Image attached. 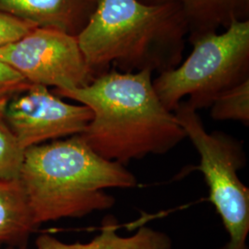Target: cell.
<instances>
[{
    "mask_svg": "<svg viewBox=\"0 0 249 249\" xmlns=\"http://www.w3.org/2000/svg\"><path fill=\"white\" fill-rule=\"evenodd\" d=\"M92 112L80 136L101 157L123 165L164 154L187 135L174 112L161 104L150 71L124 73L112 68L82 88L54 90Z\"/></svg>",
    "mask_w": 249,
    "mask_h": 249,
    "instance_id": "cell-1",
    "label": "cell"
},
{
    "mask_svg": "<svg viewBox=\"0 0 249 249\" xmlns=\"http://www.w3.org/2000/svg\"><path fill=\"white\" fill-rule=\"evenodd\" d=\"M188 27L177 3L96 0L77 36L81 52L97 77L114 68L124 73L158 75L183 60Z\"/></svg>",
    "mask_w": 249,
    "mask_h": 249,
    "instance_id": "cell-2",
    "label": "cell"
},
{
    "mask_svg": "<svg viewBox=\"0 0 249 249\" xmlns=\"http://www.w3.org/2000/svg\"><path fill=\"white\" fill-rule=\"evenodd\" d=\"M19 182L36 225L111 209L110 188H132L125 166L101 157L80 135L28 148Z\"/></svg>",
    "mask_w": 249,
    "mask_h": 249,
    "instance_id": "cell-3",
    "label": "cell"
},
{
    "mask_svg": "<svg viewBox=\"0 0 249 249\" xmlns=\"http://www.w3.org/2000/svg\"><path fill=\"white\" fill-rule=\"evenodd\" d=\"M188 42L193 48L187 59L153 80L156 94L171 112L187 96L196 111L211 107L225 90L249 80V19Z\"/></svg>",
    "mask_w": 249,
    "mask_h": 249,
    "instance_id": "cell-4",
    "label": "cell"
},
{
    "mask_svg": "<svg viewBox=\"0 0 249 249\" xmlns=\"http://www.w3.org/2000/svg\"><path fill=\"white\" fill-rule=\"evenodd\" d=\"M199 155L198 169L209 187L210 200L229 234L223 249H249V189L238 177L246 164L242 145L231 136L207 132L197 111L187 101L174 111Z\"/></svg>",
    "mask_w": 249,
    "mask_h": 249,
    "instance_id": "cell-5",
    "label": "cell"
},
{
    "mask_svg": "<svg viewBox=\"0 0 249 249\" xmlns=\"http://www.w3.org/2000/svg\"><path fill=\"white\" fill-rule=\"evenodd\" d=\"M0 58L31 84L68 90L87 86L95 76L77 36L36 28L17 42L0 48Z\"/></svg>",
    "mask_w": 249,
    "mask_h": 249,
    "instance_id": "cell-6",
    "label": "cell"
},
{
    "mask_svg": "<svg viewBox=\"0 0 249 249\" xmlns=\"http://www.w3.org/2000/svg\"><path fill=\"white\" fill-rule=\"evenodd\" d=\"M0 116L19 144L28 148L83 133L92 112L63 101L48 87L31 84L3 103Z\"/></svg>",
    "mask_w": 249,
    "mask_h": 249,
    "instance_id": "cell-7",
    "label": "cell"
},
{
    "mask_svg": "<svg viewBox=\"0 0 249 249\" xmlns=\"http://www.w3.org/2000/svg\"><path fill=\"white\" fill-rule=\"evenodd\" d=\"M95 0H0V11L36 28L77 36L87 23Z\"/></svg>",
    "mask_w": 249,
    "mask_h": 249,
    "instance_id": "cell-8",
    "label": "cell"
},
{
    "mask_svg": "<svg viewBox=\"0 0 249 249\" xmlns=\"http://www.w3.org/2000/svg\"><path fill=\"white\" fill-rule=\"evenodd\" d=\"M147 4L177 3L188 27L187 40L249 19V0H140Z\"/></svg>",
    "mask_w": 249,
    "mask_h": 249,
    "instance_id": "cell-9",
    "label": "cell"
},
{
    "mask_svg": "<svg viewBox=\"0 0 249 249\" xmlns=\"http://www.w3.org/2000/svg\"><path fill=\"white\" fill-rule=\"evenodd\" d=\"M37 227L19 180H0V247L27 245Z\"/></svg>",
    "mask_w": 249,
    "mask_h": 249,
    "instance_id": "cell-10",
    "label": "cell"
},
{
    "mask_svg": "<svg viewBox=\"0 0 249 249\" xmlns=\"http://www.w3.org/2000/svg\"><path fill=\"white\" fill-rule=\"evenodd\" d=\"M211 116L214 120L239 121L249 124V80L225 90L211 106Z\"/></svg>",
    "mask_w": 249,
    "mask_h": 249,
    "instance_id": "cell-11",
    "label": "cell"
},
{
    "mask_svg": "<svg viewBox=\"0 0 249 249\" xmlns=\"http://www.w3.org/2000/svg\"><path fill=\"white\" fill-rule=\"evenodd\" d=\"M25 149L0 116V180H18Z\"/></svg>",
    "mask_w": 249,
    "mask_h": 249,
    "instance_id": "cell-12",
    "label": "cell"
},
{
    "mask_svg": "<svg viewBox=\"0 0 249 249\" xmlns=\"http://www.w3.org/2000/svg\"><path fill=\"white\" fill-rule=\"evenodd\" d=\"M100 233L88 243L68 244L44 233L36 239V249H122V242L116 230L104 225Z\"/></svg>",
    "mask_w": 249,
    "mask_h": 249,
    "instance_id": "cell-13",
    "label": "cell"
},
{
    "mask_svg": "<svg viewBox=\"0 0 249 249\" xmlns=\"http://www.w3.org/2000/svg\"><path fill=\"white\" fill-rule=\"evenodd\" d=\"M30 85L18 71L0 58V106Z\"/></svg>",
    "mask_w": 249,
    "mask_h": 249,
    "instance_id": "cell-14",
    "label": "cell"
},
{
    "mask_svg": "<svg viewBox=\"0 0 249 249\" xmlns=\"http://www.w3.org/2000/svg\"><path fill=\"white\" fill-rule=\"evenodd\" d=\"M34 29V25L0 11V48L17 42Z\"/></svg>",
    "mask_w": 249,
    "mask_h": 249,
    "instance_id": "cell-15",
    "label": "cell"
},
{
    "mask_svg": "<svg viewBox=\"0 0 249 249\" xmlns=\"http://www.w3.org/2000/svg\"><path fill=\"white\" fill-rule=\"evenodd\" d=\"M4 249H30L28 248L27 245L23 246H18V247H6Z\"/></svg>",
    "mask_w": 249,
    "mask_h": 249,
    "instance_id": "cell-16",
    "label": "cell"
},
{
    "mask_svg": "<svg viewBox=\"0 0 249 249\" xmlns=\"http://www.w3.org/2000/svg\"><path fill=\"white\" fill-rule=\"evenodd\" d=\"M95 1H96V0H95Z\"/></svg>",
    "mask_w": 249,
    "mask_h": 249,
    "instance_id": "cell-17",
    "label": "cell"
}]
</instances>
